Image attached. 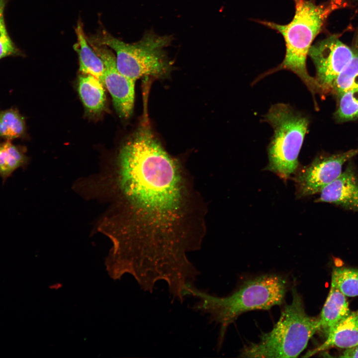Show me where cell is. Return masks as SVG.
Wrapping results in <instances>:
<instances>
[{
	"mask_svg": "<svg viewBox=\"0 0 358 358\" xmlns=\"http://www.w3.org/2000/svg\"><path fill=\"white\" fill-rule=\"evenodd\" d=\"M119 159L122 186L136 205L159 214L177 208L180 197L177 164L147 124L140 126L124 144Z\"/></svg>",
	"mask_w": 358,
	"mask_h": 358,
	"instance_id": "6da1fadb",
	"label": "cell"
},
{
	"mask_svg": "<svg viewBox=\"0 0 358 358\" xmlns=\"http://www.w3.org/2000/svg\"><path fill=\"white\" fill-rule=\"evenodd\" d=\"M294 1V15L287 24L258 21L280 33L284 39L286 49L283 61L277 67L264 73L261 78L279 70H289L299 77L314 95L321 90L316 79L308 73L307 57L313 41L322 31L328 17L335 10L345 7L347 2L345 0H329L317 4L311 0Z\"/></svg>",
	"mask_w": 358,
	"mask_h": 358,
	"instance_id": "7a4b0ae2",
	"label": "cell"
},
{
	"mask_svg": "<svg viewBox=\"0 0 358 358\" xmlns=\"http://www.w3.org/2000/svg\"><path fill=\"white\" fill-rule=\"evenodd\" d=\"M287 287V282L281 276L267 274L247 280L226 296L209 294L194 285L188 289V292L198 299L192 309L207 314L210 323L220 325L219 345L227 327L239 315L249 311L268 310L281 304Z\"/></svg>",
	"mask_w": 358,
	"mask_h": 358,
	"instance_id": "3957f363",
	"label": "cell"
},
{
	"mask_svg": "<svg viewBox=\"0 0 358 358\" xmlns=\"http://www.w3.org/2000/svg\"><path fill=\"white\" fill-rule=\"evenodd\" d=\"M291 302L286 305L272 330L264 333L257 343L245 346L244 358H296L306 348L312 336L320 330L318 318L308 315L296 289H292Z\"/></svg>",
	"mask_w": 358,
	"mask_h": 358,
	"instance_id": "277c9868",
	"label": "cell"
},
{
	"mask_svg": "<svg viewBox=\"0 0 358 358\" xmlns=\"http://www.w3.org/2000/svg\"><path fill=\"white\" fill-rule=\"evenodd\" d=\"M88 40L115 51L118 70L135 81L145 76H163L171 69V64L164 49L171 44V36H161L150 31L146 32L139 41L128 43L103 29Z\"/></svg>",
	"mask_w": 358,
	"mask_h": 358,
	"instance_id": "5b68a950",
	"label": "cell"
},
{
	"mask_svg": "<svg viewBox=\"0 0 358 358\" xmlns=\"http://www.w3.org/2000/svg\"><path fill=\"white\" fill-rule=\"evenodd\" d=\"M264 117L274 131L268 148L267 170L286 179L297 168L298 157L309 120L306 116L284 103L272 105Z\"/></svg>",
	"mask_w": 358,
	"mask_h": 358,
	"instance_id": "8992f818",
	"label": "cell"
},
{
	"mask_svg": "<svg viewBox=\"0 0 358 358\" xmlns=\"http://www.w3.org/2000/svg\"><path fill=\"white\" fill-rule=\"evenodd\" d=\"M356 50V48L343 42L334 34L312 45L308 56L315 67V79L322 92L332 90L333 82L352 58Z\"/></svg>",
	"mask_w": 358,
	"mask_h": 358,
	"instance_id": "52a82bcc",
	"label": "cell"
},
{
	"mask_svg": "<svg viewBox=\"0 0 358 358\" xmlns=\"http://www.w3.org/2000/svg\"><path fill=\"white\" fill-rule=\"evenodd\" d=\"M358 154V149H356L316 158L295 178L297 197L320 192L340 176L345 163Z\"/></svg>",
	"mask_w": 358,
	"mask_h": 358,
	"instance_id": "ba28073f",
	"label": "cell"
},
{
	"mask_svg": "<svg viewBox=\"0 0 358 358\" xmlns=\"http://www.w3.org/2000/svg\"><path fill=\"white\" fill-rule=\"evenodd\" d=\"M89 43L104 65L103 84L112 97L117 113L121 118H129L134 108L135 81L118 70L116 57L108 47Z\"/></svg>",
	"mask_w": 358,
	"mask_h": 358,
	"instance_id": "9c48e42d",
	"label": "cell"
},
{
	"mask_svg": "<svg viewBox=\"0 0 358 358\" xmlns=\"http://www.w3.org/2000/svg\"><path fill=\"white\" fill-rule=\"evenodd\" d=\"M315 202H327L358 212V176L352 164L320 192Z\"/></svg>",
	"mask_w": 358,
	"mask_h": 358,
	"instance_id": "30bf717a",
	"label": "cell"
},
{
	"mask_svg": "<svg viewBox=\"0 0 358 358\" xmlns=\"http://www.w3.org/2000/svg\"><path fill=\"white\" fill-rule=\"evenodd\" d=\"M358 345V311L351 312L327 335L326 341L310 352L308 356L332 347L349 348Z\"/></svg>",
	"mask_w": 358,
	"mask_h": 358,
	"instance_id": "8fae6325",
	"label": "cell"
},
{
	"mask_svg": "<svg viewBox=\"0 0 358 358\" xmlns=\"http://www.w3.org/2000/svg\"><path fill=\"white\" fill-rule=\"evenodd\" d=\"M75 32L77 42L74 45V48L79 56V71L83 74L95 77L103 84L104 65L89 42L81 20H78L77 23Z\"/></svg>",
	"mask_w": 358,
	"mask_h": 358,
	"instance_id": "7c38bea8",
	"label": "cell"
},
{
	"mask_svg": "<svg viewBox=\"0 0 358 358\" xmlns=\"http://www.w3.org/2000/svg\"><path fill=\"white\" fill-rule=\"evenodd\" d=\"M350 312L346 296L331 284L329 294L318 317L319 330L327 336L330 330Z\"/></svg>",
	"mask_w": 358,
	"mask_h": 358,
	"instance_id": "4fadbf2b",
	"label": "cell"
},
{
	"mask_svg": "<svg viewBox=\"0 0 358 358\" xmlns=\"http://www.w3.org/2000/svg\"><path fill=\"white\" fill-rule=\"evenodd\" d=\"M103 84L95 77L83 74L78 80V90L87 111L92 114L100 113L104 109L106 96Z\"/></svg>",
	"mask_w": 358,
	"mask_h": 358,
	"instance_id": "5bb4252c",
	"label": "cell"
},
{
	"mask_svg": "<svg viewBox=\"0 0 358 358\" xmlns=\"http://www.w3.org/2000/svg\"><path fill=\"white\" fill-rule=\"evenodd\" d=\"M25 147L12 143V141L0 142V178L3 183L13 173L27 164L29 159Z\"/></svg>",
	"mask_w": 358,
	"mask_h": 358,
	"instance_id": "9a60e30c",
	"label": "cell"
},
{
	"mask_svg": "<svg viewBox=\"0 0 358 358\" xmlns=\"http://www.w3.org/2000/svg\"><path fill=\"white\" fill-rule=\"evenodd\" d=\"M27 137L25 117L16 107L0 110V139L12 141Z\"/></svg>",
	"mask_w": 358,
	"mask_h": 358,
	"instance_id": "2e32d148",
	"label": "cell"
},
{
	"mask_svg": "<svg viewBox=\"0 0 358 358\" xmlns=\"http://www.w3.org/2000/svg\"><path fill=\"white\" fill-rule=\"evenodd\" d=\"M358 89V50L335 80L332 90L338 95L349 90Z\"/></svg>",
	"mask_w": 358,
	"mask_h": 358,
	"instance_id": "e0dca14e",
	"label": "cell"
},
{
	"mask_svg": "<svg viewBox=\"0 0 358 358\" xmlns=\"http://www.w3.org/2000/svg\"><path fill=\"white\" fill-rule=\"evenodd\" d=\"M331 284L346 296H358V269L346 267L334 268Z\"/></svg>",
	"mask_w": 358,
	"mask_h": 358,
	"instance_id": "ac0fdd59",
	"label": "cell"
},
{
	"mask_svg": "<svg viewBox=\"0 0 358 358\" xmlns=\"http://www.w3.org/2000/svg\"><path fill=\"white\" fill-rule=\"evenodd\" d=\"M338 109L335 113L336 119L346 122L358 117V89L348 90L339 95Z\"/></svg>",
	"mask_w": 358,
	"mask_h": 358,
	"instance_id": "d6986e66",
	"label": "cell"
},
{
	"mask_svg": "<svg viewBox=\"0 0 358 358\" xmlns=\"http://www.w3.org/2000/svg\"><path fill=\"white\" fill-rule=\"evenodd\" d=\"M6 1L0 0V60L8 56L21 55V52L11 41L5 27L3 14Z\"/></svg>",
	"mask_w": 358,
	"mask_h": 358,
	"instance_id": "ffe728a7",
	"label": "cell"
},
{
	"mask_svg": "<svg viewBox=\"0 0 358 358\" xmlns=\"http://www.w3.org/2000/svg\"><path fill=\"white\" fill-rule=\"evenodd\" d=\"M340 357L342 358H358V345L347 348Z\"/></svg>",
	"mask_w": 358,
	"mask_h": 358,
	"instance_id": "44dd1931",
	"label": "cell"
},
{
	"mask_svg": "<svg viewBox=\"0 0 358 358\" xmlns=\"http://www.w3.org/2000/svg\"></svg>",
	"mask_w": 358,
	"mask_h": 358,
	"instance_id": "7402d4cb",
	"label": "cell"
}]
</instances>
